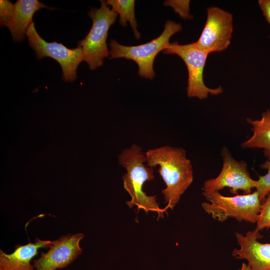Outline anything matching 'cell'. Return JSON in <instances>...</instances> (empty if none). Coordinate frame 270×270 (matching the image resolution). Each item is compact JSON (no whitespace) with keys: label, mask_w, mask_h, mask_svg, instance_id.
I'll return each mask as SVG.
<instances>
[{"label":"cell","mask_w":270,"mask_h":270,"mask_svg":"<svg viewBox=\"0 0 270 270\" xmlns=\"http://www.w3.org/2000/svg\"><path fill=\"white\" fill-rule=\"evenodd\" d=\"M145 156L148 166H159L158 172L166 184L162 192L166 208L172 210L193 180L192 167L186 150L165 146L149 150Z\"/></svg>","instance_id":"obj_1"},{"label":"cell","mask_w":270,"mask_h":270,"mask_svg":"<svg viewBox=\"0 0 270 270\" xmlns=\"http://www.w3.org/2000/svg\"><path fill=\"white\" fill-rule=\"evenodd\" d=\"M118 164L126 170L123 175L124 188L131 199L126 204L132 208L136 206L138 210H143L146 213L156 212L158 218L164 216L167 208H160L156 196H148L143 190L144 184L154 179V169L145 165L146 158L142 148L136 144L122 150L118 155Z\"/></svg>","instance_id":"obj_2"},{"label":"cell","mask_w":270,"mask_h":270,"mask_svg":"<svg viewBox=\"0 0 270 270\" xmlns=\"http://www.w3.org/2000/svg\"><path fill=\"white\" fill-rule=\"evenodd\" d=\"M207 200L202 204L206 213L215 220L224 222L229 218L239 222L256 223L262 204L258 192L226 196L219 192H202Z\"/></svg>","instance_id":"obj_3"},{"label":"cell","mask_w":270,"mask_h":270,"mask_svg":"<svg viewBox=\"0 0 270 270\" xmlns=\"http://www.w3.org/2000/svg\"><path fill=\"white\" fill-rule=\"evenodd\" d=\"M180 24L168 20L164 24L162 32L157 38L146 43L134 46L122 45L112 40L110 44V58H125L134 61L138 67V74L146 78L152 80L155 72L153 66L155 58L162 50L170 45V38L182 30Z\"/></svg>","instance_id":"obj_4"},{"label":"cell","mask_w":270,"mask_h":270,"mask_svg":"<svg viewBox=\"0 0 270 270\" xmlns=\"http://www.w3.org/2000/svg\"><path fill=\"white\" fill-rule=\"evenodd\" d=\"M100 2L99 8H92L88 12L92 20V26L86 37L78 42L83 61L88 64L90 70L102 66L104 58L110 54L106 43L108 31L118 16L106 1L100 0Z\"/></svg>","instance_id":"obj_5"},{"label":"cell","mask_w":270,"mask_h":270,"mask_svg":"<svg viewBox=\"0 0 270 270\" xmlns=\"http://www.w3.org/2000/svg\"><path fill=\"white\" fill-rule=\"evenodd\" d=\"M164 54H176L185 63L188 72L187 95L189 98H206L209 94L218 95L223 92L221 86L210 88L204 84L203 75L208 52L199 48L195 42L180 44L176 42L170 43L163 50Z\"/></svg>","instance_id":"obj_6"},{"label":"cell","mask_w":270,"mask_h":270,"mask_svg":"<svg viewBox=\"0 0 270 270\" xmlns=\"http://www.w3.org/2000/svg\"><path fill=\"white\" fill-rule=\"evenodd\" d=\"M26 36L38 59L48 57L56 60L62 68V78L65 82H73L76 79V69L83 61L80 47L69 48L62 43L44 40L36 31L34 22L29 26Z\"/></svg>","instance_id":"obj_7"},{"label":"cell","mask_w":270,"mask_h":270,"mask_svg":"<svg viewBox=\"0 0 270 270\" xmlns=\"http://www.w3.org/2000/svg\"><path fill=\"white\" fill-rule=\"evenodd\" d=\"M222 167L220 172L216 178L204 182L202 192H219L228 188L230 192L236 195L238 190L242 191L244 194L252 193V190L256 188V180L250 177L246 163L244 160H236L226 147L222 148Z\"/></svg>","instance_id":"obj_8"},{"label":"cell","mask_w":270,"mask_h":270,"mask_svg":"<svg viewBox=\"0 0 270 270\" xmlns=\"http://www.w3.org/2000/svg\"><path fill=\"white\" fill-rule=\"evenodd\" d=\"M232 20L228 11L216 6L208 8L204 26L195 44L208 54L226 50L232 37Z\"/></svg>","instance_id":"obj_9"},{"label":"cell","mask_w":270,"mask_h":270,"mask_svg":"<svg viewBox=\"0 0 270 270\" xmlns=\"http://www.w3.org/2000/svg\"><path fill=\"white\" fill-rule=\"evenodd\" d=\"M84 237L82 233L63 235L52 240L46 252L33 260L35 270H56L67 267L82 253L80 242Z\"/></svg>","instance_id":"obj_10"},{"label":"cell","mask_w":270,"mask_h":270,"mask_svg":"<svg viewBox=\"0 0 270 270\" xmlns=\"http://www.w3.org/2000/svg\"><path fill=\"white\" fill-rule=\"evenodd\" d=\"M256 229L245 235L236 232L239 248H234L232 256L238 260H246L250 270H270V244L258 242L262 236Z\"/></svg>","instance_id":"obj_11"},{"label":"cell","mask_w":270,"mask_h":270,"mask_svg":"<svg viewBox=\"0 0 270 270\" xmlns=\"http://www.w3.org/2000/svg\"><path fill=\"white\" fill-rule=\"evenodd\" d=\"M52 242V240L36 238L34 242L16 245L10 254L0 250V270H35L31 260L38 254V249L49 248Z\"/></svg>","instance_id":"obj_12"},{"label":"cell","mask_w":270,"mask_h":270,"mask_svg":"<svg viewBox=\"0 0 270 270\" xmlns=\"http://www.w3.org/2000/svg\"><path fill=\"white\" fill-rule=\"evenodd\" d=\"M14 6V16L8 27L14 42H21L24 39L36 12L42 8L54 9L47 7L38 0H18Z\"/></svg>","instance_id":"obj_13"},{"label":"cell","mask_w":270,"mask_h":270,"mask_svg":"<svg viewBox=\"0 0 270 270\" xmlns=\"http://www.w3.org/2000/svg\"><path fill=\"white\" fill-rule=\"evenodd\" d=\"M252 126V136L242 144L244 148H260L270 162V110L262 114L260 120H247Z\"/></svg>","instance_id":"obj_14"},{"label":"cell","mask_w":270,"mask_h":270,"mask_svg":"<svg viewBox=\"0 0 270 270\" xmlns=\"http://www.w3.org/2000/svg\"><path fill=\"white\" fill-rule=\"evenodd\" d=\"M106 2L108 6H111L112 10L120 15V24L122 26H126L127 22H129L135 38L139 39L140 34L136 29L137 22L134 12L135 0H108Z\"/></svg>","instance_id":"obj_15"},{"label":"cell","mask_w":270,"mask_h":270,"mask_svg":"<svg viewBox=\"0 0 270 270\" xmlns=\"http://www.w3.org/2000/svg\"><path fill=\"white\" fill-rule=\"evenodd\" d=\"M260 168L267 170L266 174L259 176L256 186V190L259 194L260 200L262 204L270 192V162L266 161L260 165Z\"/></svg>","instance_id":"obj_16"},{"label":"cell","mask_w":270,"mask_h":270,"mask_svg":"<svg viewBox=\"0 0 270 270\" xmlns=\"http://www.w3.org/2000/svg\"><path fill=\"white\" fill-rule=\"evenodd\" d=\"M256 224V229L258 231L270 228V192L262 204L260 212Z\"/></svg>","instance_id":"obj_17"},{"label":"cell","mask_w":270,"mask_h":270,"mask_svg":"<svg viewBox=\"0 0 270 270\" xmlns=\"http://www.w3.org/2000/svg\"><path fill=\"white\" fill-rule=\"evenodd\" d=\"M14 4L8 0H0V24L2 26L8 27L14 12Z\"/></svg>","instance_id":"obj_18"},{"label":"cell","mask_w":270,"mask_h":270,"mask_svg":"<svg viewBox=\"0 0 270 270\" xmlns=\"http://www.w3.org/2000/svg\"><path fill=\"white\" fill-rule=\"evenodd\" d=\"M190 0H168L164 4L166 6H172L174 10L180 14L184 18V14L182 10L188 16H191L189 14Z\"/></svg>","instance_id":"obj_19"},{"label":"cell","mask_w":270,"mask_h":270,"mask_svg":"<svg viewBox=\"0 0 270 270\" xmlns=\"http://www.w3.org/2000/svg\"><path fill=\"white\" fill-rule=\"evenodd\" d=\"M258 3L266 20L270 24V0H260Z\"/></svg>","instance_id":"obj_20"},{"label":"cell","mask_w":270,"mask_h":270,"mask_svg":"<svg viewBox=\"0 0 270 270\" xmlns=\"http://www.w3.org/2000/svg\"><path fill=\"white\" fill-rule=\"evenodd\" d=\"M237 270H250V268L248 264L243 262L241 268Z\"/></svg>","instance_id":"obj_21"},{"label":"cell","mask_w":270,"mask_h":270,"mask_svg":"<svg viewBox=\"0 0 270 270\" xmlns=\"http://www.w3.org/2000/svg\"></svg>","instance_id":"obj_22"}]
</instances>
